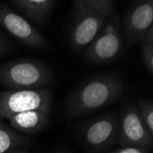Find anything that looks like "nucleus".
Listing matches in <instances>:
<instances>
[{"label": "nucleus", "instance_id": "nucleus-1", "mask_svg": "<svg viewBox=\"0 0 153 153\" xmlns=\"http://www.w3.org/2000/svg\"><path fill=\"white\" fill-rule=\"evenodd\" d=\"M123 82L114 74H102L83 82L69 96L66 112L73 117H82L107 107L121 96Z\"/></svg>", "mask_w": 153, "mask_h": 153}, {"label": "nucleus", "instance_id": "nucleus-2", "mask_svg": "<svg viewBox=\"0 0 153 153\" xmlns=\"http://www.w3.org/2000/svg\"><path fill=\"white\" fill-rule=\"evenodd\" d=\"M52 81L50 69L37 60L20 59L0 65V85L13 90L42 89Z\"/></svg>", "mask_w": 153, "mask_h": 153}, {"label": "nucleus", "instance_id": "nucleus-3", "mask_svg": "<svg viewBox=\"0 0 153 153\" xmlns=\"http://www.w3.org/2000/svg\"><path fill=\"white\" fill-rule=\"evenodd\" d=\"M122 19L114 14L109 18L101 32L85 51V59L93 64L112 62L118 58L123 49Z\"/></svg>", "mask_w": 153, "mask_h": 153}, {"label": "nucleus", "instance_id": "nucleus-4", "mask_svg": "<svg viewBox=\"0 0 153 153\" xmlns=\"http://www.w3.org/2000/svg\"><path fill=\"white\" fill-rule=\"evenodd\" d=\"M52 93L49 89H23L0 92V119L9 120L13 116L27 111L51 113Z\"/></svg>", "mask_w": 153, "mask_h": 153}, {"label": "nucleus", "instance_id": "nucleus-5", "mask_svg": "<svg viewBox=\"0 0 153 153\" xmlns=\"http://www.w3.org/2000/svg\"><path fill=\"white\" fill-rule=\"evenodd\" d=\"M117 142L121 147H137L151 149L153 136L148 131L136 104L125 106L118 118Z\"/></svg>", "mask_w": 153, "mask_h": 153}, {"label": "nucleus", "instance_id": "nucleus-6", "mask_svg": "<svg viewBox=\"0 0 153 153\" xmlns=\"http://www.w3.org/2000/svg\"><path fill=\"white\" fill-rule=\"evenodd\" d=\"M0 26L20 42L32 49L42 50L48 47L47 39L33 25L2 3H0Z\"/></svg>", "mask_w": 153, "mask_h": 153}, {"label": "nucleus", "instance_id": "nucleus-7", "mask_svg": "<svg viewBox=\"0 0 153 153\" xmlns=\"http://www.w3.org/2000/svg\"><path fill=\"white\" fill-rule=\"evenodd\" d=\"M125 40L128 47L141 42L148 30L153 27V1H134L127 10L122 20Z\"/></svg>", "mask_w": 153, "mask_h": 153}, {"label": "nucleus", "instance_id": "nucleus-8", "mask_svg": "<svg viewBox=\"0 0 153 153\" xmlns=\"http://www.w3.org/2000/svg\"><path fill=\"white\" fill-rule=\"evenodd\" d=\"M118 118L114 114L100 116L85 123L82 129L83 141L93 150L100 151L117 142Z\"/></svg>", "mask_w": 153, "mask_h": 153}, {"label": "nucleus", "instance_id": "nucleus-9", "mask_svg": "<svg viewBox=\"0 0 153 153\" xmlns=\"http://www.w3.org/2000/svg\"><path fill=\"white\" fill-rule=\"evenodd\" d=\"M107 19L89 12L74 13V23L70 34V42L74 50L85 49L97 37Z\"/></svg>", "mask_w": 153, "mask_h": 153}, {"label": "nucleus", "instance_id": "nucleus-10", "mask_svg": "<svg viewBox=\"0 0 153 153\" xmlns=\"http://www.w3.org/2000/svg\"><path fill=\"white\" fill-rule=\"evenodd\" d=\"M51 113L44 111H27L13 116L8 121L13 129L33 135L45 129L50 123Z\"/></svg>", "mask_w": 153, "mask_h": 153}, {"label": "nucleus", "instance_id": "nucleus-11", "mask_svg": "<svg viewBox=\"0 0 153 153\" xmlns=\"http://www.w3.org/2000/svg\"><path fill=\"white\" fill-rule=\"evenodd\" d=\"M10 3L31 21L43 26L57 2L53 0H12Z\"/></svg>", "mask_w": 153, "mask_h": 153}, {"label": "nucleus", "instance_id": "nucleus-12", "mask_svg": "<svg viewBox=\"0 0 153 153\" xmlns=\"http://www.w3.org/2000/svg\"><path fill=\"white\" fill-rule=\"evenodd\" d=\"M117 2L111 0H75L73 2L74 13L89 12L108 19L115 14Z\"/></svg>", "mask_w": 153, "mask_h": 153}, {"label": "nucleus", "instance_id": "nucleus-13", "mask_svg": "<svg viewBox=\"0 0 153 153\" xmlns=\"http://www.w3.org/2000/svg\"><path fill=\"white\" fill-rule=\"evenodd\" d=\"M29 142L30 140L26 137L0 122V153H7L11 149L29 144Z\"/></svg>", "mask_w": 153, "mask_h": 153}, {"label": "nucleus", "instance_id": "nucleus-14", "mask_svg": "<svg viewBox=\"0 0 153 153\" xmlns=\"http://www.w3.org/2000/svg\"><path fill=\"white\" fill-rule=\"evenodd\" d=\"M141 119L148 131L153 136V103L152 101H138L137 104Z\"/></svg>", "mask_w": 153, "mask_h": 153}, {"label": "nucleus", "instance_id": "nucleus-15", "mask_svg": "<svg viewBox=\"0 0 153 153\" xmlns=\"http://www.w3.org/2000/svg\"><path fill=\"white\" fill-rule=\"evenodd\" d=\"M141 55L147 71L152 76L153 75V43H149L146 40H142Z\"/></svg>", "mask_w": 153, "mask_h": 153}, {"label": "nucleus", "instance_id": "nucleus-16", "mask_svg": "<svg viewBox=\"0 0 153 153\" xmlns=\"http://www.w3.org/2000/svg\"><path fill=\"white\" fill-rule=\"evenodd\" d=\"M149 149L137 147H121L113 151H107L104 153H149Z\"/></svg>", "mask_w": 153, "mask_h": 153}, {"label": "nucleus", "instance_id": "nucleus-17", "mask_svg": "<svg viewBox=\"0 0 153 153\" xmlns=\"http://www.w3.org/2000/svg\"><path fill=\"white\" fill-rule=\"evenodd\" d=\"M7 51V42L5 37L0 33V56Z\"/></svg>", "mask_w": 153, "mask_h": 153}, {"label": "nucleus", "instance_id": "nucleus-18", "mask_svg": "<svg viewBox=\"0 0 153 153\" xmlns=\"http://www.w3.org/2000/svg\"><path fill=\"white\" fill-rule=\"evenodd\" d=\"M143 40H146L149 43H153V27H151L150 29L148 30L145 38L143 39Z\"/></svg>", "mask_w": 153, "mask_h": 153}, {"label": "nucleus", "instance_id": "nucleus-19", "mask_svg": "<svg viewBox=\"0 0 153 153\" xmlns=\"http://www.w3.org/2000/svg\"><path fill=\"white\" fill-rule=\"evenodd\" d=\"M7 153H30L29 150L27 149H23V148H17V149H11L9 150L8 152Z\"/></svg>", "mask_w": 153, "mask_h": 153}]
</instances>
